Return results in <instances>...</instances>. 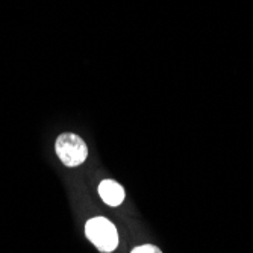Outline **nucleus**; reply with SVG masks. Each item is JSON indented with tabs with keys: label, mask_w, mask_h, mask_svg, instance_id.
Instances as JSON below:
<instances>
[{
	"label": "nucleus",
	"mask_w": 253,
	"mask_h": 253,
	"mask_svg": "<svg viewBox=\"0 0 253 253\" xmlns=\"http://www.w3.org/2000/svg\"><path fill=\"white\" fill-rule=\"evenodd\" d=\"M85 234L100 252H112L119 246L117 229L105 217L88 220L85 224Z\"/></svg>",
	"instance_id": "1"
},
{
	"label": "nucleus",
	"mask_w": 253,
	"mask_h": 253,
	"mask_svg": "<svg viewBox=\"0 0 253 253\" xmlns=\"http://www.w3.org/2000/svg\"><path fill=\"white\" fill-rule=\"evenodd\" d=\"M56 155L62 161V164L67 167H78L88 156V147L85 141L76 133H62L58 136L56 144Z\"/></svg>",
	"instance_id": "2"
},
{
	"label": "nucleus",
	"mask_w": 253,
	"mask_h": 253,
	"mask_svg": "<svg viewBox=\"0 0 253 253\" xmlns=\"http://www.w3.org/2000/svg\"><path fill=\"white\" fill-rule=\"evenodd\" d=\"M99 194L102 197V200L105 203H108L109 206H119L122 205V202L125 200V190L120 183H117L116 180H102L99 185Z\"/></svg>",
	"instance_id": "3"
},
{
	"label": "nucleus",
	"mask_w": 253,
	"mask_h": 253,
	"mask_svg": "<svg viewBox=\"0 0 253 253\" xmlns=\"http://www.w3.org/2000/svg\"><path fill=\"white\" fill-rule=\"evenodd\" d=\"M130 253H163L156 246H152V244H146V246H140L133 249Z\"/></svg>",
	"instance_id": "4"
}]
</instances>
